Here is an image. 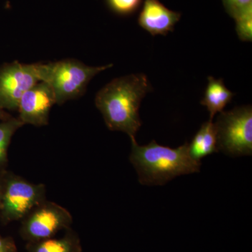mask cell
<instances>
[{"mask_svg": "<svg viewBox=\"0 0 252 252\" xmlns=\"http://www.w3.org/2000/svg\"><path fill=\"white\" fill-rule=\"evenodd\" d=\"M7 173V170H0V200H1V195H2L3 189H4L5 181H6Z\"/></svg>", "mask_w": 252, "mask_h": 252, "instance_id": "ac0fdd59", "label": "cell"}, {"mask_svg": "<svg viewBox=\"0 0 252 252\" xmlns=\"http://www.w3.org/2000/svg\"><path fill=\"white\" fill-rule=\"evenodd\" d=\"M46 189L8 172L0 200V220L4 224L21 220L38 205L46 200Z\"/></svg>", "mask_w": 252, "mask_h": 252, "instance_id": "5b68a950", "label": "cell"}, {"mask_svg": "<svg viewBox=\"0 0 252 252\" xmlns=\"http://www.w3.org/2000/svg\"><path fill=\"white\" fill-rule=\"evenodd\" d=\"M152 91L143 73L129 74L104 86L96 94L94 102L109 130L122 131L130 139L135 138L142 124L139 114L141 102Z\"/></svg>", "mask_w": 252, "mask_h": 252, "instance_id": "6da1fadb", "label": "cell"}, {"mask_svg": "<svg viewBox=\"0 0 252 252\" xmlns=\"http://www.w3.org/2000/svg\"><path fill=\"white\" fill-rule=\"evenodd\" d=\"M72 222V215L67 209L46 200L21 220L20 234L28 243L40 241L69 229Z\"/></svg>", "mask_w": 252, "mask_h": 252, "instance_id": "8992f818", "label": "cell"}, {"mask_svg": "<svg viewBox=\"0 0 252 252\" xmlns=\"http://www.w3.org/2000/svg\"><path fill=\"white\" fill-rule=\"evenodd\" d=\"M16 244L12 238H3L0 235V252H16Z\"/></svg>", "mask_w": 252, "mask_h": 252, "instance_id": "e0dca14e", "label": "cell"}, {"mask_svg": "<svg viewBox=\"0 0 252 252\" xmlns=\"http://www.w3.org/2000/svg\"><path fill=\"white\" fill-rule=\"evenodd\" d=\"M11 117H13L9 113L6 112V111L0 107V122L8 120V119H11Z\"/></svg>", "mask_w": 252, "mask_h": 252, "instance_id": "d6986e66", "label": "cell"}, {"mask_svg": "<svg viewBox=\"0 0 252 252\" xmlns=\"http://www.w3.org/2000/svg\"><path fill=\"white\" fill-rule=\"evenodd\" d=\"M39 81L37 63H5L0 67V107L17 111L23 94Z\"/></svg>", "mask_w": 252, "mask_h": 252, "instance_id": "52a82bcc", "label": "cell"}, {"mask_svg": "<svg viewBox=\"0 0 252 252\" xmlns=\"http://www.w3.org/2000/svg\"><path fill=\"white\" fill-rule=\"evenodd\" d=\"M139 14V26L152 36L167 35L173 32L182 14L169 9L158 0H144Z\"/></svg>", "mask_w": 252, "mask_h": 252, "instance_id": "9c48e42d", "label": "cell"}, {"mask_svg": "<svg viewBox=\"0 0 252 252\" xmlns=\"http://www.w3.org/2000/svg\"><path fill=\"white\" fill-rule=\"evenodd\" d=\"M130 140V160L142 185H164L178 176L200 172L201 163L190 157L188 142L172 149L155 140L141 146L135 138Z\"/></svg>", "mask_w": 252, "mask_h": 252, "instance_id": "7a4b0ae2", "label": "cell"}, {"mask_svg": "<svg viewBox=\"0 0 252 252\" xmlns=\"http://www.w3.org/2000/svg\"><path fill=\"white\" fill-rule=\"evenodd\" d=\"M23 126L18 118L11 117L8 120L0 122V170H6L8 164V149L11 139Z\"/></svg>", "mask_w": 252, "mask_h": 252, "instance_id": "4fadbf2b", "label": "cell"}, {"mask_svg": "<svg viewBox=\"0 0 252 252\" xmlns=\"http://www.w3.org/2000/svg\"><path fill=\"white\" fill-rule=\"evenodd\" d=\"M217 149L230 157L252 156V107H235L220 112L215 124Z\"/></svg>", "mask_w": 252, "mask_h": 252, "instance_id": "277c9868", "label": "cell"}, {"mask_svg": "<svg viewBox=\"0 0 252 252\" xmlns=\"http://www.w3.org/2000/svg\"><path fill=\"white\" fill-rule=\"evenodd\" d=\"M37 64L41 81L49 84L54 91L56 104L59 105L84 94L94 76L114 65L92 67L74 59Z\"/></svg>", "mask_w": 252, "mask_h": 252, "instance_id": "3957f363", "label": "cell"}, {"mask_svg": "<svg viewBox=\"0 0 252 252\" xmlns=\"http://www.w3.org/2000/svg\"><path fill=\"white\" fill-rule=\"evenodd\" d=\"M28 252H81L80 239L75 232L67 230L61 238H51L40 241L28 243Z\"/></svg>", "mask_w": 252, "mask_h": 252, "instance_id": "7c38bea8", "label": "cell"}, {"mask_svg": "<svg viewBox=\"0 0 252 252\" xmlns=\"http://www.w3.org/2000/svg\"><path fill=\"white\" fill-rule=\"evenodd\" d=\"M234 19L239 39L243 41H252V7L239 14Z\"/></svg>", "mask_w": 252, "mask_h": 252, "instance_id": "9a60e30c", "label": "cell"}, {"mask_svg": "<svg viewBox=\"0 0 252 252\" xmlns=\"http://www.w3.org/2000/svg\"><path fill=\"white\" fill-rule=\"evenodd\" d=\"M225 11L235 18L239 14L252 7V0H221Z\"/></svg>", "mask_w": 252, "mask_h": 252, "instance_id": "2e32d148", "label": "cell"}, {"mask_svg": "<svg viewBox=\"0 0 252 252\" xmlns=\"http://www.w3.org/2000/svg\"><path fill=\"white\" fill-rule=\"evenodd\" d=\"M144 0H106L109 9L122 16L135 14L139 11Z\"/></svg>", "mask_w": 252, "mask_h": 252, "instance_id": "5bb4252c", "label": "cell"}, {"mask_svg": "<svg viewBox=\"0 0 252 252\" xmlns=\"http://www.w3.org/2000/svg\"><path fill=\"white\" fill-rule=\"evenodd\" d=\"M190 157L200 162L203 158L217 152V132L212 120L204 123L190 144H189Z\"/></svg>", "mask_w": 252, "mask_h": 252, "instance_id": "8fae6325", "label": "cell"}, {"mask_svg": "<svg viewBox=\"0 0 252 252\" xmlns=\"http://www.w3.org/2000/svg\"><path fill=\"white\" fill-rule=\"evenodd\" d=\"M54 104L56 98L51 86L44 81H39L20 99L18 119L23 125L38 127L48 125L50 111Z\"/></svg>", "mask_w": 252, "mask_h": 252, "instance_id": "ba28073f", "label": "cell"}, {"mask_svg": "<svg viewBox=\"0 0 252 252\" xmlns=\"http://www.w3.org/2000/svg\"><path fill=\"white\" fill-rule=\"evenodd\" d=\"M208 84L200 104L206 107L210 113V120L218 113L223 112L225 106L231 102L235 94L225 86L222 79L208 77Z\"/></svg>", "mask_w": 252, "mask_h": 252, "instance_id": "30bf717a", "label": "cell"}]
</instances>
